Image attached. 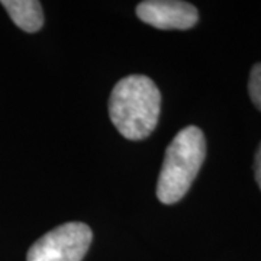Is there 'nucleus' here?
Returning a JSON list of instances; mask_svg holds the SVG:
<instances>
[{"label":"nucleus","instance_id":"nucleus-1","mask_svg":"<svg viewBox=\"0 0 261 261\" xmlns=\"http://www.w3.org/2000/svg\"><path fill=\"white\" fill-rule=\"evenodd\" d=\"M161 93L147 75L132 74L115 84L109 97V116L126 140L140 141L155 129Z\"/></svg>","mask_w":261,"mask_h":261},{"label":"nucleus","instance_id":"nucleus-2","mask_svg":"<svg viewBox=\"0 0 261 261\" xmlns=\"http://www.w3.org/2000/svg\"><path fill=\"white\" fill-rule=\"evenodd\" d=\"M206 155L202 129L186 126L176 134L164 152V161L157 181V197L161 203H177L189 192Z\"/></svg>","mask_w":261,"mask_h":261},{"label":"nucleus","instance_id":"nucleus-3","mask_svg":"<svg viewBox=\"0 0 261 261\" xmlns=\"http://www.w3.org/2000/svg\"><path fill=\"white\" fill-rule=\"evenodd\" d=\"M93 240L89 225L68 222L42 235L29 248L27 261H82Z\"/></svg>","mask_w":261,"mask_h":261},{"label":"nucleus","instance_id":"nucleus-4","mask_svg":"<svg viewBox=\"0 0 261 261\" xmlns=\"http://www.w3.org/2000/svg\"><path fill=\"white\" fill-rule=\"evenodd\" d=\"M137 16L157 29H185L197 23L199 13L193 5L178 0H147L137 6Z\"/></svg>","mask_w":261,"mask_h":261},{"label":"nucleus","instance_id":"nucleus-5","mask_svg":"<svg viewBox=\"0 0 261 261\" xmlns=\"http://www.w3.org/2000/svg\"><path fill=\"white\" fill-rule=\"evenodd\" d=\"M2 6L15 25L25 32H37L44 25L42 6L37 0H3Z\"/></svg>","mask_w":261,"mask_h":261},{"label":"nucleus","instance_id":"nucleus-6","mask_svg":"<svg viewBox=\"0 0 261 261\" xmlns=\"http://www.w3.org/2000/svg\"><path fill=\"white\" fill-rule=\"evenodd\" d=\"M248 92L255 108L261 111V63L252 67L248 83Z\"/></svg>","mask_w":261,"mask_h":261},{"label":"nucleus","instance_id":"nucleus-7","mask_svg":"<svg viewBox=\"0 0 261 261\" xmlns=\"http://www.w3.org/2000/svg\"><path fill=\"white\" fill-rule=\"evenodd\" d=\"M254 170H255V180H257V185L261 189V144L258 147V151L255 154V164H254Z\"/></svg>","mask_w":261,"mask_h":261}]
</instances>
